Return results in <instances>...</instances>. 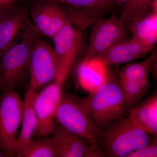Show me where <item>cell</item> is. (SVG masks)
Instances as JSON below:
<instances>
[{"mask_svg": "<svg viewBox=\"0 0 157 157\" xmlns=\"http://www.w3.org/2000/svg\"><path fill=\"white\" fill-rule=\"evenodd\" d=\"M29 89L36 90L57 78L59 66L54 49L47 42L36 38L30 61Z\"/></svg>", "mask_w": 157, "mask_h": 157, "instance_id": "52a82bcc", "label": "cell"}, {"mask_svg": "<svg viewBox=\"0 0 157 157\" xmlns=\"http://www.w3.org/2000/svg\"><path fill=\"white\" fill-rule=\"evenodd\" d=\"M36 91L29 89L23 100L21 128L17 137L15 151L17 155L32 140L36 130L38 120L35 108L34 101Z\"/></svg>", "mask_w": 157, "mask_h": 157, "instance_id": "9a60e30c", "label": "cell"}, {"mask_svg": "<svg viewBox=\"0 0 157 157\" xmlns=\"http://www.w3.org/2000/svg\"><path fill=\"white\" fill-rule=\"evenodd\" d=\"M27 22L25 11L16 7L0 17V53L14 44L13 40Z\"/></svg>", "mask_w": 157, "mask_h": 157, "instance_id": "5bb4252c", "label": "cell"}, {"mask_svg": "<svg viewBox=\"0 0 157 157\" xmlns=\"http://www.w3.org/2000/svg\"><path fill=\"white\" fill-rule=\"evenodd\" d=\"M17 157H58L52 137L32 140L19 152Z\"/></svg>", "mask_w": 157, "mask_h": 157, "instance_id": "44dd1931", "label": "cell"}, {"mask_svg": "<svg viewBox=\"0 0 157 157\" xmlns=\"http://www.w3.org/2000/svg\"><path fill=\"white\" fill-rule=\"evenodd\" d=\"M154 0H127L120 18L129 25L145 17L151 9Z\"/></svg>", "mask_w": 157, "mask_h": 157, "instance_id": "7402d4cb", "label": "cell"}, {"mask_svg": "<svg viewBox=\"0 0 157 157\" xmlns=\"http://www.w3.org/2000/svg\"><path fill=\"white\" fill-rule=\"evenodd\" d=\"M156 60L157 51L154 50L143 61L128 63L121 70L120 80H139L149 78Z\"/></svg>", "mask_w": 157, "mask_h": 157, "instance_id": "ffe728a7", "label": "cell"}, {"mask_svg": "<svg viewBox=\"0 0 157 157\" xmlns=\"http://www.w3.org/2000/svg\"><path fill=\"white\" fill-rule=\"evenodd\" d=\"M157 157V138L155 137L149 143L136 150L127 157Z\"/></svg>", "mask_w": 157, "mask_h": 157, "instance_id": "603a6c76", "label": "cell"}, {"mask_svg": "<svg viewBox=\"0 0 157 157\" xmlns=\"http://www.w3.org/2000/svg\"><path fill=\"white\" fill-rule=\"evenodd\" d=\"M66 6L72 23L81 29L85 28L110 9L104 0H40Z\"/></svg>", "mask_w": 157, "mask_h": 157, "instance_id": "8fae6325", "label": "cell"}, {"mask_svg": "<svg viewBox=\"0 0 157 157\" xmlns=\"http://www.w3.org/2000/svg\"><path fill=\"white\" fill-rule=\"evenodd\" d=\"M52 39L59 66L58 75L55 80L64 84L80 48L81 33L70 21Z\"/></svg>", "mask_w": 157, "mask_h": 157, "instance_id": "9c48e42d", "label": "cell"}, {"mask_svg": "<svg viewBox=\"0 0 157 157\" xmlns=\"http://www.w3.org/2000/svg\"><path fill=\"white\" fill-rule=\"evenodd\" d=\"M17 156V153L14 151H8L0 147V157H12Z\"/></svg>", "mask_w": 157, "mask_h": 157, "instance_id": "d4e9b609", "label": "cell"}, {"mask_svg": "<svg viewBox=\"0 0 157 157\" xmlns=\"http://www.w3.org/2000/svg\"><path fill=\"white\" fill-rule=\"evenodd\" d=\"M124 101L126 113H128L151 86L149 78L139 80H120Z\"/></svg>", "mask_w": 157, "mask_h": 157, "instance_id": "d6986e66", "label": "cell"}, {"mask_svg": "<svg viewBox=\"0 0 157 157\" xmlns=\"http://www.w3.org/2000/svg\"><path fill=\"white\" fill-rule=\"evenodd\" d=\"M90 26L89 43L83 59H91L118 42L127 39L125 24L115 14L107 18L99 17Z\"/></svg>", "mask_w": 157, "mask_h": 157, "instance_id": "5b68a950", "label": "cell"}, {"mask_svg": "<svg viewBox=\"0 0 157 157\" xmlns=\"http://www.w3.org/2000/svg\"><path fill=\"white\" fill-rule=\"evenodd\" d=\"M36 36L34 29L29 28L21 42L0 53V89L3 91L13 90L22 82L29 67Z\"/></svg>", "mask_w": 157, "mask_h": 157, "instance_id": "3957f363", "label": "cell"}, {"mask_svg": "<svg viewBox=\"0 0 157 157\" xmlns=\"http://www.w3.org/2000/svg\"><path fill=\"white\" fill-rule=\"evenodd\" d=\"M127 0H114V3L117 5H121L124 4L127 2Z\"/></svg>", "mask_w": 157, "mask_h": 157, "instance_id": "484cf974", "label": "cell"}, {"mask_svg": "<svg viewBox=\"0 0 157 157\" xmlns=\"http://www.w3.org/2000/svg\"><path fill=\"white\" fill-rule=\"evenodd\" d=\"M19 0H0V7L6 10H10L16 7Z\"/></svg>", "mask_w": 157, "mask_h": 157, "instance_id": "cb8c5ba5", "label": "cell"}, {"mask_svg": "<svg viewBox=\"0 0 157 157\" xmlns=\"http://www.w3.org/2000/svg\"><path fill=\"white\" fill-rule=\"evenodd\" d=\"M23 108L18 94L13 90L4 91L0 98V147L4 149L15 151Z\"/></svg>", "mask_w": 157, "mask_h": 157, "instance_id": "8992f818", "label": "cell"}, {"mask_svg": "<svg viewBox=\"0 0 157 157\" xmlns=\"http://www.w3.org/2000/svg\"><path fill=\"white\" fill-rule=\"evenodd\" d=\"M129 25L133 33L132 37L151 50L157 40V11H152Z\"/></svg>", "mask_w": 157, "mask_h": 157, "instance_id": "ac0fdd59", "label": "cell"}, {"mask_svg": "<svg viewBox=\"0 0 157 157\" xmlns=\"http://www.w3.org/2000/svg\"><path fill=\"white\" fill-rule=\"evenodd\" d=\"M55 118L69 132L95 141L97 127L91 116L78 99L63 93Z\"/></svg>", "mask_w": 157, "mask_h": 157, "instance_id": "277c9868", "label": "cell"}, {"mask_svg": "<svg viewBox=\"0 0 157 157\" xmlns=\"http://www.w3.org/2000/svg\"><path fill=\"white\" fill-rule=\"evenodd\" d=\"M77 74L79 84L91 92L105 80L107 67L94 60L83 59L78 65Z\"/></svg>", "mask_w": 157, "mask_h": 157, "instance_id": "e0dca14e", "label": "cell"}, {"mask_svg": "<svg viewBox=\"0 0 157 157\" xmlns=\"http://www.w3.org/2000/svg\"><path fill=\"white\" fill-rule=\"evenodd\" d=\"M79 101L88 110L97 129L124 117V101L120 83L107 70L104 82Z\"/></svg>", "mask_w": 157, "mask_h": 157, "instance_id": "7a4b0ae2", "label": "cell"}, {"mask_svg": "<svg viewBox=\"0 0 157 157\" xmlns=\"http://www.w3.org/2000/svg\"><path fill=\"white\" fill-rule=\"evenodd\" d=\"M150 135L124 117L98 130L95 142L106 157H127L149 143Z\"/></svg>", "mask_w": 157, "mask_h": 157, "instance_id": "6da1fadb", "label": "cell"}, {"mask_svg": "<svg viewBox=\"0 0 157 157\" xmlns=\"http://www.w3.org/2000/svg\"><path fill=\"white\" fill-rule=\"evenodd\" d=\"M9 11V10H5V9H2V8L0 7V17H1V16H2V15L3 14H4V13H6V11Z\"/></svg>", "mask_w": 157, "mask_h": 157, "instance_id": "83f0119b", "label": "cell"}, {"mask_svg": "<svg viewBox=\"0 0 157 157\" xmlns=\"http://www.w3.org/2000/svg\"><path fill=\"white\" fill-rule=\"evenodd\" d=\"M31 15L36 28L52 38L70 20L67 11L58 4L42 2L32 9Z\"/></svg>", "mask_w": 157, "mask_h": 157, "instance_id": "7c38bea8", "label": "cell"}, {"mask_svg": "<svg viewBox=\"0 0 157 157\" xmlns=\"http://www.w3.org/2000/svg\"><path fill=\"white\" fill-rule=\"evenodd\" d=\"M51 136L58 157H106L95 141L75 135L58 123Z\"/></svg>", "mask_w": 157, "mask_h": 157, "instance_id": "30bf717a", "label": "cell"}, {"mask_svg": "<svg viewBox=\"0 0 157 157\" xmlns=\"http://www.w3.org/2000/svg\"><path fill=\"white\" fill-rule=\"evenodd\" d=\"M107 5L111 8V6L114 4V0H104Z\"/></svg>", "mask_w": 157, "mask_h": 157, "instance_id": "4316f807", "label": "cell"}, {"mask_svg": "<svg viewBox=\"0 0 157 157\" xmlns=\"http://www.w3.org/2000/svg\"><path fill=\"white\" fill-rule=\"evenodd\" d=\"M63 83L54 80L40 93H37L34 106L38 120L35 134L38 137L43 138L52 135L56 112L63 94Z\"/></svg>", "mask_w": 157, "mask_h": 157, "instance_id": "ba28073f", "label": "cell"}, {"mask_svg": "<svg viewBox=\"0 0 157 157\" xmlns=\"http://www.w3.org/2000/svg\"><path fill=\"white\" fill-rule=\"evenodd\" d=\"M128 117L140 128L157 137V95L136 104L129 111Z\"/></svg>", "mask_w": 157, "mask_h": 157, "instance_id": "2e32d148", "label": "cell"}, {"mask_svg": "<svg viewBox=\"0 0 157 157\" xmlns=\"http://www.w3.org/2000/svg\"><path fill=\"white\" fill-rule=\"evenodd\" d=\"M150 50L132 37L118 42L91 59L108 67L113 65L131 63L142 57Z\"/></svg>", "mask_w": 157, "mask_h": 157, "instance_id": "4fadbf2b", "label": "cell"}]
</instances>
